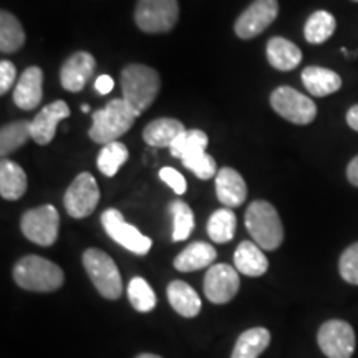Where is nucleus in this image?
<instances>
[{"instance_id":"obj_1","label":"nucleus","mask_w":358,"mask_h":358,"mask_svg":"<svg viewBox=\"0 0 358 358\" xmlns=\"http://www.w3.org/2000/svg\"><path fill=\"white\" fill-rule=\"evenodd\" d=\"M120 83H122L123 100L128 103L136 116H140L143 111L153 105L161 88L158 71L141 64H133L123 69Z\"/></svg>"},{"instance_id":"obj_2","label":"nucleus","mask_w":358,"mask_h":358,"mask_svg":"<svg viewBox=\"0 0 358 358\" xmlns=\"http://www.w3.org/2000/svg\"><path fill=\"white\" fill-rule=\"evenodd\" d=\"M17 285L32 292H53L64 285V271L55 262L40 256H25L13 267Z\"/></svg>"},{"instance_id":"obj_3","label":"nucleus","mask_w":358,"mask_h":358,"mask_svg":"<svg viewBox=\"0 0 358 358\" xmlns=\"http://www.w3.org/2000/svg\"><path fill=\"white\" fill-rule=\"evenodd\" d=\"M136 118V113L129 108L123 98H113L105 108L92 115L93 123L88 134L92 141L108 145V143H113L123 134H127Z\"/></svg>"},{"instance_id":"obj_4","label":"nucleus","mask_w":358,"mask_h":358,"mask_svg":"<svg viewBox=\"0 0 358 358\" xmlns=\"http://www.w3.org/2000/svg\"><path fill=\"white\" fill-rule=\"evenodd\" d=\"M245 229L259 248L275 250L284 241V226L277 209L267 201H254L245 211Z\"/></svg>"},{"instance_id":"obj_5","label":"nucleus","mask_w":358,"mask_h":358,"mask_svg":"<svg viewBox=\"0 0 358 358\" xmlns=\"http://www.w3.org/2000/svg\"><path fill=\"white\" fill-rule=\"evenodd\" d=\"M83 267L95 289L108 301H116L123 294V280L118 267L108 254L100 249H87L83 252Z\"/></svg>"},{"instance_id":"obj_6","label":"nucleus","mask_w":358,"mask_h":358,"mask_svg":"<svg viewBox=\"0 0 358 358\" xmlns=\"http://www.w3.org/2000/svg\"><path fill=\"white\" fill-rule=\"evenodd\" d=\"M179 19L178 0H138L134 22L145 34H164L174 29Z\"/></svg>"},{"instance_id":"obj_7","label":"nucleus","mask_w":358,"mask_h":358,"mask_svg":"<svg viewBox=\"0 0 358 358\" xmlns=\"http://www.w3.org/2000/svg\"><path fill=\"white\" fill-rule=\"evenodd\" d=\"M271 106L277 115L294 124H310L317 116V106L303 93L292 87H279L272 92Z\"/></svg>"},{"instance_id":"obj_8","label":"nucleus","mask_w":358,"mask_h":358,"mask_svg":"<svg viewBox=\"0 0 358 358\" xmlns=\"http://www.w3.org/2000/svg\"><path fill=\"white\" fill-rule=\"evenodd\" d=\"M20 229L24 236L32 243L48 248L55 244L60 229V216L52 204L40 206V208L30 209L22 216Z\"/></svg>"},{"instance_id":"obj_9","label":"nucleus","mask_w":358,"mask_h":358,"mask_svg":"<svg viewBox=\"0 0 358 358\" xmlns=\"http://www.w3.org/2000/svg\"><path fill=\"white\" fill-rule=\"evenodd\" d=\"M101 224L106 234L129 252L136 254V256H146L150 252L151 245H153L150 237L141 234L136 227L124 221L123 214L116 209H106L101 214Z\"/></svg>"},{"instance_id":"obj_10","label":"nucleus","mask_w":358,"mask_h":358,"mask_svg":"<svg viewBox=\"0 0 358 358\" xmlns=\"http://www.w3.org/2000/svg\"><path fill=\"white\" fill-rule=\"evenodd\" d=\"M100 203V187L90 173H80L65 192L64 204L73 219L88 217Z\"/></svg>"},{"instance_id":"obj_11","label":"nucleus","mask_w":358,"mask_h":358,"mask_svg":"<svg viewBox=\"0 0 358 358\" xmlns=\"http://www.w3.org/2000/svg\"><path fill=\"white\" fill-rule=\"evenodd\" d=\"M317 342L325 357L352 358L355 352V330L345 320H327L319 329Z\"/></svg>"},{"instance_id":"obj_12","label":"nucleus","mask_w":358,"mask_h":358,"mask_svg":"<svg viewBox=\"0 0 358 358\" xmlns=\"http://www.w3.org/2000/svg\"><path fill=\"white\" fill-rule=\"evenodd\" d=\"M277 15H279V2L277 0H254L237 17L234 25L236 35L243 40L257 37L272 25Z\"/></svg>"},{"instance_id":"obj_13","label":"nucleus","mask_w":358,"mask_h":358,"mask_svg":"<svg viewBox=\"0 0 358 358\" xmlns=\"http://www.w3.org/2000/svg\"><path fill=\"white\" fill-rule=\"evenodd\" d=\"M241 280L237 268L227 264H214L204 277V294L213 303H227L236 297Z\"/></svg>"},{"instance_id":"obj_14","label":"nucleus","mask_w":358,"mask_h":358,"mask_svg":"<svg viewBox=\"0 0 358 358\" xmlns=\"http://www.w3.org/2000/svg\"><path fill=\"white\" fill-rule=\"evenodd\" d=\"M96 60L92 53L77 52L66 58L60 70V83L66 92H82L92 75L95 73Z\"/></svg>"},{"instance_id":"obj_15","label":"nucleus","mask_w":358,"mask_h":358,"mask_svg":"<svg viewBox=\"0 0 358 358\" xmlns=\"http://www.w3.org/2000/svg\"><path fill=\"white\" fill-rule=\"evenodd\" d=\"M70 108L65 101L57 100L47 105L32 122V140L38 145H48L57 134L58 123L69 118Z\"/></svg>"},{"instance_id":"obj_16","label":"nucleus","mask_w":358,"mask_h":358,"mask_svg":"<svg viewBox=\"0 0 358 358\" xmlns=\"http://www.w3.org/2000/svg\"><path fill=\"white\" fill-rule=\"evenodd\" d=\"M43 96V71L38 66H29L20 75L13 90V101L20 110L37 108Z\"/></svg>"},{"instance_id":"obj_17","label":"nucleus","mask_w":358,"mask_h":358,"mask_svg":"<svg viewBox=\"0 0 358 358\" xmlns=\"http://www.w3.org/2000/svg\"><path fill=\"white\" fill-rule=\"evenodd\" d=\"M216 192L219 203L226 208H239L248 198V186L236 169L221 168L216 174Z\"/></svg>"},{"instance_id":"obj_18","label":"nucleus","mask_w":358,"mask_h":358,"mask_svg":"<svg viewBox=\"0 0 358 358\" xmlns=\"http://www.w3.org/2000/svg\"><path fill=\"white\" fill-rule=\"evenodd\" d=\"M302 83L312 96H329L342 88V78L337 71L324 66H307L302 71Z\"/></svg>"},{"instance_id":"obj_19","label":"nucleus","mask_w":358,"mask_h":358,"mask_svg":"<svg viewBox=\"0 0 358 358\" xmlns=\"http://www.w3.org/2000/svg\"><path fill=\"white\" fill-rule=\"evenodd\" d=\"M267 60L279 71L297 69L302 62V52L294 42L284 37H274L267 42Z\"/></svg>"},{"instance_id":"obj_20","label":"nucleus","mask_w":358,"mask_h":358,"mask_svg":"<svg viewBox=\"0 0 358 358\" xmlns=\"http://www.w3.org/2000/svg\"><path fill=\"white\" fill-rule=\"evenodd\" d=\"M234 266L237 272L248 277H261L267 272L268 261L256 243L244 241L234 252Z\"/></svg>"},{"instance_id":"obj_21","label":"nucleus","mask_w":358,"mask_h":358,"mask_svg":"<svg viewBox=\"0 0 358 358\" xmlns=\"http://www.w3.org/2000/svg\"><path fill=\"white\" fill-rule=\"evenodd\" d=\"M168 299L174 310L186 319H192V317L198 315L201 307H203L196 290L182 280H173L168 285Z\"/></svg>"},{"instance_id":"obj_22","label":"nucleus","mask_w":358,"mask_h":358,"mask_svg":"<svg viewBox=\"0 0 358 358\" xmlns=\"http://www.w3.org/2000/svg\"><path fill=\"white\" fill-rule=\"evenodd\" d=\"M27 191V174L20 164L7 158L0 163V194L7 201H17Z\"/></svg>"},{"instance_id":"obj_23","label":"nucleus","mask_w":358,"mask_h":358,"mask_svg":"<svg viewBox=\"0 0 358 358\" xmlns=\"http://www.w3.org/2000/svg\"><path fill=\"white\" fill-rule=\"evenodd\" d=\"M182 131H186V128L179 120L158 118L146 124L145 131H143V140L146 141V145L153 148H169Z\"/></svg>"},{"instance_id":"obj_24","label":"nucleus","mask_w":358,"mask_h":358,"mask_svg":"<svg viewBox=\"0 0 358 358\" xmlns=\"http://www.w3.org/2000/svg\"><path fill=\"white\" fill-rule=\"evenodd\" d=\"M216 249L208 243H192L174 259V267L179 272H194L209 267L216 261Z\"/></svg>"},{"instance_id":"obj_25","label":"nucleus","mask_w":358,"mask_h":358,"mask_svg":"<svg viewBox=\"0 0 358 358\" xmlns=\"http://www.w3.org/2000/svg\"><path fill=\"white\" fill-rule=\"evenodd\" d=\"M268 343H271V332L264 327H254L241 334L231 358H259Z\"/></svg>"},{"instance_id":"obj_26","label":"nucleus","mask_w":358,"mask_h":358,"mask_svg":"<svg viewBox=\"0 0 358 358\" xmlns=\"http://www.w3.org/2000/svg\"><path fill=\"white\" fill-rule=\"evenodd\" d=\"M337 29V20L330 12L317 10L308 17L303 27V37L308 43L322 45L332 37Z\"/></svg>"},{"instance_id":"obj_27","label":"nucleus","mask_w":358,"mask_h":358,"mask_svg":"<svg viewBox=\"0 0 358 358\" xmlns=\"http://www.w3.org/2000/svg\"><path fill=\"white\" fill-rule=\"evenodd\" d=\"M208 145L209 138L204 131H201V129H186L173 141L169 151H171L173 158H179L182 161L189 158V156L206 153Z\"/></svg>"},{"instance_id":"obj_28","label":"nucleus","mask_w":358,"mask_h":358,"mask_svg":"<svg viewBox=\"0 0 358 358\" xmlns=\"http://www.w3.org/2000/svg\"><path fill=\"white\" fill-rule=\"evenodd\" d=\"M25 43V32L19 19L10 12H0V52L13 53Z\"/></svg>"},{"instance_id":"obj_29","label":"nucleus","mask_w":358,"mask_h":358,"mask_svg":"<svg viewBox=\"0 0 358 358\" xmlns=\"http://www.w3.org/2000/svg\"><path fill=\"white\" fill-rule=\"evenodd\" d=\"M29 140H32V122L20 120V122L6 124L0 131V155L6 158L7 155L20 150Z\"/></svg>"},{"instance_id":"obj_30","label":"nucleus","mask_w":358,"mask_h":358,"mask_svg":"<svg viewBox=\"0 0 358 358\" xmlns=\"http://www.w3.org/2000/svg\"><path fill=\"white\" fill-rule=\"evenodd\" d=\"M236 214L229 208L217 209L211 214L208 221V234L211 241L217 244H226L232 241L236 234Z\"/></svg>"},{"instance_id":"obj_31","label":"nucleus","mask_w":358,"mask_h":358,"mask_svg":"<svg viewBox=\"0 0 358 358\" xmlns=\"http://www.w3.org/2000/svg\"><path fill=\"white\" fill-rule=\"evenodd\" d=\"M128 158H129L128 148L124 146L123 143L113 141L103 146L100 155H98L96 164H98V169H100L106 178H113L115 174L118 173V169L127 163Z\"/></svg>"},{"instance_id":"obj_32","label":"nucleus","mask_w":358,"mask_h":358,"mask_svg":"<svg viewBox=\"0 0 358 358\" xmlns=\"http://www.w3.org/2000/svg\"><path fill=\"white\" fill-rule=\"evenodd\" d=\"M169 214L173 217V241H186L194 231V213L185 201L176 199L169 204Z\"/></svg>"},{"instance_id":"obj_33","label":"nucleus","mask_w":358,"mask_h":358,"mask_svg":"<svg viewBox=\"0 0 358 358\" xmlns=\"http://www.w3.org/2000/svg\"><path fill=\"white\" fill-rule=\"evenodd\" d=\"M128 299L138 312H151L156 307V294L143 277H133L128 284Z\"/></svg>"},{"instance_id":"obj_34","label":"nucleus","mask_w":358,"mask_h":358,"mask_svg":"<svg viewBox=\"0 0 358 358\" xmlns=\"http://www.w3.org/2000/svg\"><path fill=\"white\" fill-rule=\"evenodd\" d=\"M181 163L182 166L194 173L199 179H211L217 174L216 161H214L213 156H209L208 153L189 156V158L182 159Z\"/></svg>"},{"instance_id":"obj_35","label":"nucleus","mask_w":358,"mask_h":358,"mask_svg":"<svg viewBox=\"0 0 358 358\" xmlns=\"http://www.w3.org/2000/svg\"><path fill=\"white\" fill-rule=\"evenodd\" d=\"M338 272L348 284L358 285V243L343 250L338 261Z\"/></svg>"},{"instance_id":"obj_36","label":"nucleus","mask_w":358,"mask_h":358,"mask_svg":"<svg viewBox=\"0 0 358 358\" xmlns=\"http://www.w3.org/2000/svg\"><path fill=\"white\" fill-rule=\"evenodd\" d=\"M159 178H161V181L166 182V185L171 187V189L176 192V194H185L186 189H187L185 176H182V174L178 171V169H174L171 166L161 168Z\"/></svg>"},{"instance_id":"obj_37","label":"nucleus","mask_w":358,"mask_h":358,"mask_svg":"<svg viewBox=\"0 0 358 358\" xmlns=\"http://www.w3.org/2000/svg\"><path fill=\"white\" fill-rule=\"evenodd\" d=\"M15 78H17L15 65L8 60L0 62V93H2V95H6L8 90L12 88Z\"/></svg>"},{"instance_id":"obj_38","label":"nucleus","mask_w":358,"mask_h":358,"mask_svg":"<svg viewBox=\"0 0 358 358\" xmlns=\"http://www.w3.org/2000/svg\"><path fill=\"white\" fill-rule=\"evenodd\" d=\"M115 88V80L110 75H100L95 80V90L100 95H108L110 92H113Z\"/></svg>"},{"instance_id":"obj_39","label":"nucleus","mask_w":358,"mask_h":358,"mask_svg":"<svg viewBox=\"0 0 358 358\" xmlns=\"http://www.w3.org/2000/svg\"><path fill=\"white\" fill-rule=\"evenodd\" d=\"M347 179L352 186L358 187V156H355L347 166Z\"/></svg>"},{"instance_id":"obj_40","label":"nucleus","mask_w":358,"mask_h":358,"mask_svg":"<svg viewBox=\"0 0 358 358\" xmlns=\"http://www.w3.org/2000/svg\"><path fill=\"white\" fill-rule=\"evenodd\" d=\"M347 124L353 131H358V105H353L350 110L347 111Z\"/></svg>"},{"instance_id":"obj_41","label":"nucleus","mask_w":358,"mask_h":358,"mask_svg":"<svg viewBox=\"0 0 358 358\" xmlns=\"http://www.w3.org/2000/svg\"><path fill=\"white\" fill-rule=\"evenodd\" d=\"M136 358H161V357L155 355V353H140Z\"/></svg>"},{"instance_id":"obj_42","label":"nucleus","mask_w":358,"mask_h":358,"mask_svg":"<svg viewBox=\"0 0 358 358\" xmlns=\"http://www.w3.org/2000/svg\"><path fill=\"white\" fill-rule=\"evenodd\" d=\"M82 111H83V113H88L90 106H88V105H83V106H82Z\"/></svg>"},{"instance_id":"obj_43","label":"nucleus","mask_w":358,"mask_h":358,"mask_svg":"<svg viewBox=\"0 0 358 358\" xmlns=\"http://www.w3.org/2000/svg\"><path fill=\"white\" fill-rule=\"evenodd\" d=\"M352 2H358V0H352Z\"/></svg>"}]
</instances>
